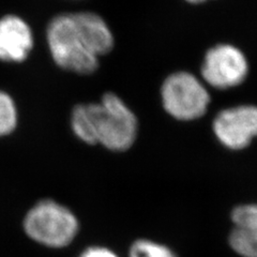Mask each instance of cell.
I'll list each match as a JSON object with an SVG mask.
<instances>
[{"instance_id":"11","label":"cell","mask_w":257,"mask_h":257,"mask_svg":"<svg viewBox=\"0 0 257 257\" xmlns=\"http://www.w3.org/2000/svg\"><path fill=\"white\" fill-rule=\"evenodd\" d=\"M130 257H176L170 248L149 240H138L130 248Z\"/></svg>"},{"instance_id":"13","label":"cell","mask_w":257,"mask_h":257,"mask_svg":"<svg viewBox=\"0 0 257 257\" xmlns=\"http://www.w3.org/2000/svg\"><path fill=\"white\" fill-rule=\"evenodd\" d=\"M187 2L191 4H200V3L206 2V0H187Z\"/></svg>"},{"instance_id":"3","label":"cell","mask_w":257,"mask_h":257,"mask_svg":"<svg viewBox=\"0 0 257 257\" xmlns=\"http://www.w3.org/2000/svg\"><path fill=\"white\" fill-rule=\"evenodd\" d=\"M24 227L27 235L47 246L68 245L77 234V220L69 209L53 200H42L27 213Z\"/></svg>"},{"instance_id":"6","label":"cell","mask_w":257,"mask_h":257,"mask_svg":"<svg viewBox=\"0 0 257 257\" xmlns=\"http://www.w3.org/2000/svg\"><path fill=\"white\" fill-rule=\"evenodd\" d=\"M214 132L230 149H242L257 136V107L241 105L222 110L213 122Z\"/></svg>"},{"instance_id":"7","label":"cell","mask_w":257,"mask_h":257,"mask_svg":"<svg viewBox=\"0 0 257 257\" xmlns=\"http://www.w3.org/2000/svg\"><path fill=\"white\" fill-rule=\"evenodd\" d=\"M34 47V36L28 24L16 15L0 19V60L24 61Z\"/></svg>"},{"instance_id":"4","label":"cell","mask_w":257,"mask_h":257,"mask_svg":"<svg viewBox=\"0 0 257 257\" xmlns=\"http://www.w3.org/2000/svg\"><path fill=\"white\" fill-rule=\"evenodd\" d=\"M161 93L166 111L179 120L202 117L210 101L205 87L188 72H177L168 76Z\"/></svg>"},{"instance_id":"2","label":"cell","mask_w":257,"mask_h":257,"mask_svg":"<svg viewBox=\"0 0 257 257\" xmlns=\"http://www.w3.org/2000/svg\"><path fill=\"white\" fill-rule=\"evenodd\" d=\"M46 38L52 57L60 68L78 74H90L98 69L99 58L89 48L73 13L55 16L48 24Z\"/></svg>"},{"instance_id":"9","label":"cell","mask_w":257,"mask_h":257,"mask_svg":"<svg viewBox=\"0 0 257 257\" xmlns=\"http://www.w3.org/2000/svg\"><path fill=\"white\" fill-rule=\"evenodd\" d=\"M78 28L85 36L91 52L101 57L108 54L114 46V37L101 16L92 12L73 13Z\"/></svg>"},{"instance_id":"1","label":"cell","mask_w":257,"mask_h":257,"mask_svg":"<svg viewBox=\"0 0 257 257\" xmlns=\"http://www.w3.org/2000/svg\"><path fill=\"white\" fill-rule=\"evenodd\" d=\"M72 130L79 140L101 144L114 151L130 148L138 136V119L125 103L112 92L99 103L79 104L72 111Z\"/></svg>"},{"instance_id":"10","label":"cell","mask_w":257,"mask_h":257,"mask_svg":"<svg viewBox=\"0 0 257 257\" xmlns=\"http://www.w3.org/2000/svg\"><path fill=\"white\" fill-rule=\"evenodd\" d=\"M18 124V110L11 96L0 91V136L10 134Z\"/></svg>"},{"instance_id":"8","label":"cell","mask_w":257,"mask_h":257,"mask_svg":"<svg viewBox=\"0 0 257 257\" xmlns=\"http://www.w3.org/2000/svg\"><path fill=\"white\" fill-rule=\"evenodd\" d=\"M235 226L229 236L232 250L242 257H257V205H243L231 214Z\"/></svg>"},{"instance_id":"5","label":"cell","mask_w":257,"mask_h":257,"mask_svg":"<svg viewBox=\"0 0 257 257\" xmlns=\"http://www.w3.org/2000/svg\"><path fill=\"white\" fill-rule=\"evenodd\" d=\"M246 59L238 48L223 44L209 51L202 67V74L208 84L220 89L241 84L247 75Z\"/></svg>"},{"instance_id":"12","label":"cell","mask_w":257,"mask_h":257,"mask_svg":"<svg viewBox=\"0 0 257 257\" xmlns=\"http://www.w3.org/2000/svg\"><path fill=\"white\" fill-rule=\"evenodd\" d=\"M79 257H118L115 253L105 247H90Z\"/></svg>"}]
</instances>
